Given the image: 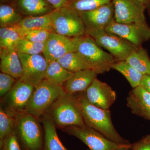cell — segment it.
<instances>
[{
  "label": "cell",
  "mask_w": 150,
  "mask_h": 150,
  "mask_svg": "<svg viewBox=\"0 0 150 150\" xmlns=\"http://www.w3.org/2000/svg\"><path fill=\"white\" fill-rule=\"evenodd\" d=\"M74 95L86 126L98 131L112 142L123 145H130L123 139L112 124L109 110H104L93 105L87 99L85 92Z\"/></svg>",
  "instance_id": "obj_1"
},
{
  "label": "cell",
  "mask_w": 150,
  "mask_h": 150,
  "mask_svg": "<svg viewBox=\"0 0 150 150\" xmlns=\"http://www.w3.org/2000/svg\"><path fill=\"white\" fill-rule=\"evenodd\" d=\"M75 38L74 51L80 54L92 69L101 74L112 69V64L116 62L114 57L103 50L92 38L86 34Z\"/></svg>",
  "instance_id": "obj_2"
},
{
  "label": "cell",
  "mask_w": 150,
  "mask_h": 150,
  "mask_svg": "<svg viewBox=\"0 0 150 150\" xmlns=\"http://www.w3.org/2000/svg\"><path fill=\"white\" fill-rule=\"evenodd\" d=\"M66 93L63 86L44 79L35 86L24 112L39 118L56 100Z\"/></svg>",
  "instance_id": "obj_3"
},
{
  "label": "cell",
  "mask_w": 150,
  "mask_h": 150,
  "mask_svg": "<svg viewBox=\"0 0 150 150\" xmlns=\"http://www.w3.org/2000/svg\"><path fill=\"white\" fill-rule=\"evenodd\" d=\"M48 110L49 116L56 126L61 128L86 126L80 109L73 94L66 93L56 100Z\"/></svg>",
  "instance_id": "obj_4"
},
{
  "label": "cell",
  "mask_w": 150,
  "mask_h": 150,
  "mask_svg": "<svg viewBox=\"0 0 150 150\" xmlns=\"http://www.w3.org/2000/svg\"><path fill=\"white\" fill-rule=\"evenodd\" d=\"M86 34L92 38L101 48L107 50L114 57L115 62L126 61L138 46L105 29L86 28Z\"/></svg>",
  "instance_id": "obj_5"
},
{
  "label": "cell",
  "mask_w": 150,
  "mask_h": 150,
  "mask_svg": "<svg viewBox=\"0 0 150 150\" xmlns=\"http://www.w3.org/2000/svg\"><path fill=\"white\" fill-rule=\"evenodd\" d=\"M54 32L69 38L86 35V27L79 13L67 7L54 10L51 13Z\"/></svg>",
  "instance_id": "obj_6"
},
{
  "label": "cell",
  "mask_w": 150,
  "mask_h": 150,
  "mask_svg": "<svg viewBox=\"0 0 150 150\" xmlns=\"http://www.w3.org/2000/svg\"><path fill=\"white\" fill-rule=\"evenodd\" d=\"M16 125L22 141L29 150H40L43 144V135L38 118L26 113L16 114Z\"/></svg>",
  "instance_id": "obj_7"
},
{
  "label": "cell",
  "mask_w": 150,
  "mask_h": 150,
  "mask_svg": "<svg viewBox=\"0 0 150 150\" xmlns=\"http://www.w3.org/2000/svg\"><path fill=\"white\" fill-rule=\"evenodd\" d=\"M63 131L83 142L90 150H117L131 146L118 144L109 140L98 131L87 126H71L63 128Z\"/></svg>",
  "instance_id": "obj_8"
},
{
  "label": "cell",
  "mask_w": 150,
  "mask_h": 150,
  "mask_svg": "<svg viewBox=\"0 0 150 150\" xmlns=\"http://www.w3.org/2000/svg\"><path fill=\"white\" fill-rule=\"evenodd\" d=\"M35 86L29 81L20 78L17 80L12 88L4 96L6 110L15 115L24 112Z\"/></svg>",
  "instance_id": "obj_9"
},
{
  "label": "cell",
  "mask_w": 150,
  "mask_h": 150,
  "mask_svg": "<svg viewBox=\"0 0 150 150\" xmlns=\"http://www.w3.org/2000/svg\"><path fill=\"white\" fill-rule=\"evenodd\" d=\"M112 2L114 19L117 22L147 25L144 4L138 0H112Z\"/></svg>",
  "instance_id": "obj_10"
},
{
  "label": "cell",
  "mask_w": 150,
  "mask_h": 150,
  "mask_svg": "<svg viewBox=\"0 0 150 150\" xmlns=\"http://www.w3.org/2000/svg\"><path fill=\"white\" fill-rule=\"evenodd\" d=\"M105 30L137 46H141L150 38V28L148 25L120 23L114 19L105 28Z\"/></svg>",
  "instance_id": "obj_11"
},
{
  "label": "cell",
  "mask_w": 150,
  "mask_h": 150,
  "mask_svg": "<svg viewBox=\"0 0 150 150\" xmlns=\"http://www.w3.org/2000/svg\"><path fill=\"white\" fill-rule=\"evenodd\" d=\"M75 38H69L55 32L50 33L44 43L43 53L48 64L57 61L68 52L74 51Z\"/></svg>",
  "instance_id": "obj_12"
},
{
  "label": "cell",
  "mask_w": 150,
  "mask_h": 150,
  "mask_svg": "<svg viewBox=\"0 0 150 150\" xmlns=\"http://www.w3.org/2000/svg\"><path fill=\"white\" fill-rule=\"evenodd\" d=\"M18 54L23 68L22 75L20 78L36 86L44 79L48 65L46 59L40 54Z\"/></svg>",
  "instance_id": "obj_13"
},
{
  "label": "cell",
  "mask_w": 150,
  "mask_h": 150,
  "mask_svg": "<svg viewBox=\"0 0 150 150\" xmlns=\"http://www.w3.org/2000/svg\"><path fill=\"white\" fill-rule=\"evenodd\" d=\"M87 99L97 107L109 110L115 102L116 92L106 83L95 79L85 92Z\"/></svg>",
  "instance_id": "obj_14"
},
{
  "label": "cell",
  "mask_w": 150,
  "mask_h": 150,
  "mask_svg": "<svg viewBox=\"0 0 150 150\" xmlns=\"http://www.w3.org/2000/svg\"><path fill=\"white\" fill-rule=\"evenodd\" d=\"M86 28L105 29L114 19V6L112 2L93 10L79 13Z\"/></svg>",
  "instance_id": "obj_15"
},
{
  "label": "cell",
  "mask_w": 150,
  "mask_h": 150,
  "mask_svg": "<svg viewBox=\"0 0 150 150\" xmlns=\"http://www.w3.org/2000/svg\"><path fill=\"white\" fill-rule=\"evenodd\" d=\"M133 114L150 120V93L142 86L133 88L126 98Z\"/></svg>",
  "instance_id": "obj_16"
},
{
  "label": "cell",
  "mask_w": 150,
  "mask_h": 150,
  "mask_svg": "<svg viewBox=\"0 0 150 150\" xmlns=\"http://www.w3.org/2000/svg\"><path fill=\"white\" fill-rule=\"evenodd\" d=\"M10 3L24 17L42 16L55 9L46 0H13Z\"/></svg>",
  "instance_id": "obj_17"
},
{
  "label": "cell",
  "mask_w": 150,
  "mask_h": 150,
  "mask_svg": "<svg viewBox=\"0 0 150 150\" xmlns=\"http://www.w3.org/2000/svg\"><path fill=\"white\" fill-rule=\"evenodd\" d=\"M98 74L96 71L92 69L81 70L73 73L66 83L65 91L70 94L85 92Z\"/></svg>",
  "instance_id": "obj_18"
},
{
  "label": "cell",
  "mask_w": 150,
  "mask_h": 150,
  "mask_svg": "<svg viewBox=\"0 0 150 150\" xmlns=\"http://www.w3.org/2000/svg\"><path fill=\"white\" fill-rule=\"evenodd\" d=\"M0 69L16 80L21 77L22 66L18 53L13 49H0Z\"/></svg>",
  "instance_id": "obj_19"
},
{
  "label": "cell",
  "mask_w": 150,
  "mask_h": 150,
  "mask_svg": "<svg viewBox=\"0 0 150 150\" xmlns=\"http://www.w3.org/2000/svg\"><path fill=\"white\" fill-rule=\"evenodd\" d=\"M51 13L42 16L24 17L19 23L15 26L25 31L47 30L54 32L52 26Z\"/></svg>",
  "instance_id": "obj_20"
},
{
  "label": "cell",
  "mask_w": 150,
  "mask_h": 150,
  "mask_svg": "<svg viewBox=\"0 0 150 150\" xmlns=\"http://www.w3.org/2000/svg\"><path fill=\"white\" fill-rule=\"evenodd\" d=\"M46 150H68L59 139L56 129V124L49 115L42 120Z\"/></svg>",
  "instance_id": "obj_21"
},
{
  "label": "cell",
  "mask_w": 150,
  "mask_h": 150,
  "mask_svg": "<svg viewBox=\"0 0 150 150\" xmlns=\"http://www.w3.org/2000/svg\"><path fill=\"white\" fill-rule=\"evenodd\" d=\"M126 62L143 74L150 75V60L145 49L138 46L126 59Z\"/></svg>",
  "instance_id": "obj_22"
},
{
  "label": "cell",
  "mask_w": 150,
  "mask_h": 150,
  "mask_svg": "<svg viewBox=\"0 0 150 150\" xmlns=\"http://www.w3.org/2000/svg\"><path fill=\"white\" fill-rule=\"evenodd\" d=\"M73 73L65 69L59 62L55 61L48 64L44 79L63 86Z\"/></svg>",
  "instance_id": "obj_23"
},
{
  "label": "cell",
  "mask_w": 150,
  "mask_h": 150,
  "mask_svg": "<svg viewBox=\"0 0 150 150\" xmlns=\"http://www.w3.org/2000/svg\"><path fill=\"white\" fill-rule=\"evenodd\" d=\"M57 61L62 67L71 72L92 69L85 60L76 51L68 52Z\"/></svg>",
  "instance_id": "obj_24"
},
{
  "label": "cell",
  "mask_w": 150,
  "mask_h": 150,
  "mask_svg": "<svg viewBox=\"0 0 150 150\" xmlns=\"http://www.w3.org/2000/svg\"><path fill=\"white\" fill-rule=\"evenodd\" d=\"M111 69L122 74L133 88L141 85L144 75L134 69L126 61L115 62L112 64Z\"/></svg>",
  "instance_id": "obj_25"
},
{
  "label": "cell",
  "mask_w": 150,
  "mask_h": 150,
  "mask_svg": "<svg viewBox=\"0 0 150 150\" xmlns=\"http://www.w3.org/2000/svg\"><path fill=\"white\" fill-rule=\"evenodd\" d=\"M24 17L10 4L1 3L0 27H13L17 25Z\"/></svg>",
  "instance_id": "obj_26"
},
{
  "label": "cell",
  "mask_w": 150,
  "mask_h": 150,
  "mask_svg": "<svg viewBox=\"0 0 150 150\" xmlns=\"http://www.w3.org/2000/svg\"><path fill=\"white\" fill-rule=\"evenodd\" d=\"M16 125L15 115L0 108V147L3 148L4 141L14 130Z\"/></svg>",
  "instance_id": "obj_27"
},
{
  "label": "cell",
  "mask_w": 150,
  "mask_h": 150,
  "mask_svg": "<svg viewBox=\"0 0 150 150\" xmlns=\"http://www.w3.org/2000/svg\"><path fill=\"white\" fill-rule=\"evenodd\" d=\"M112 1V0H68L64 7L81 13L93 10Z\"/></svg>",
  "instance_id": "obj_28"
},
{
  "label": "cell",
  "mask_w": 150,
  "mask_h": 150,
  "mask_svg": "<svg viewBox=\"0 0 150 150\" xmlns=\"http://www.w3.org/2000/svg\"><path fill=\"white\" fill-rule=\"evenodd\" d=\"M14 27L0 28V49H13L21 38Z\"/></svg>",
  "instance_id": "obj_29"
},
{
  "label": "cell",
  "mask_w": 150,
  "mask_h": 150,
  "mask_svg": "<svg viewBox=\"0 0 150 150\" xmlns=\"http://www.w3.org/2000/svg\"><path fill=\"white\" fill-rule=\"evenodd\" d=\"M44 43H35L21 38L18 41L14 50L18 54L33 55L43 53Z\"/></svg>",
  "instance_id": "obj_30"
},
{
  "label": "cell",
  "mask_w": 150,
  "mask_h": 150,
  "mask_svg": "<svg viewBox=\"0 0 150 150\" xmlns=\"http://www.w3.org/2000/svg\"><path fill=\"white\" fill-rule=\"evenodd\" d=\"M13 27L19 33L21 38H24L35 43H43L48 39L51 31L47 30H23L19 29L15 26Z\"/></svg>",
  "instance_id": "obj_31"
},
{
  "label": "cell",
  "mask_w": 150,
  "mask_h": 150,
  "mask_svg": "<svg viewBox=\"0 0 150 150\" xmlns=\"http://www.w3.org/2000/svg\"><path fill=\"white\" fill-rule=\"evenodd\" d=\"M17 80L8 74H0V96H4L12 88Z\"/></svg>",
  "instance_id": "obj_32"
},
{
  "label": "cell",
  "mask_w": 150,
  "mask_h": 150,
  "mask_svg": "<svg viewBox=\"0 0 150 150\" xmlns=\"http://www.w3.org/2000/svg\"><path fill=\"white\" fill-rule=\"evenodd\" d=\"M3 146L6 150H21L14 130L5 139Z\"/></svg>",
  "instance_id": "obj_33"
},
{
  "label": "cell",
  "mask_w": 150,
  "mask_h": 150,
  "mask_svg": "<svg viewBox=\"0 0 150 150\" xmlns=\"http://www.w3.org/2000/svg\"><path fill=\"white\" fill-rule=\"evenodd\" d=\"M131 150H150V136H148L132 146Z\"/></svg>",
  "instance_id": "obj_34"
},
{
  "label": "cell",
  "mask_w": 150,
  "mask_h": 150,
  "mask_svg": "<svg viewBox=\"0 0 150 150\" xmlns=\"http://www.w3.org/2000/svg\"><path fill=\"white\" fill-rule=\"evenodd\" d=\"M54 7L55 9L64 7L67 5L68 0H46Z\"/></svg>",
  "instance_id": "obj_35"
},
{
  "label": "cell",
  "mask_w": 150,
  "mask_h": 150,
  "mask_svg": "<svg viewBox=\"0 0 150 150\" xmlns=\"http://www.w3.org/2000/svg\"><path fill=\"white\" fill-rule=\"evenodd\" d=\"M140 86L150 93V75H144Z\"/></svg>",
  "instance_id": "obj_36"
},
{
  "label": "cell",
  "mask_w": 150,
  "mask_h": 150,
  "mask_svg": "<svg viewBox=\"0 0 150 150\" xmlns=\"http://www.w3.org/2000/svg\"><path fill=\"white\" fill-rule=\"evenodd\" d=\"M131 146L123 147L120 148V149H118L117 150H131L130 149L131 148Z\"/></svg>",
  "instance_id": "obj_37"
},
{
  "label": "cell",
  "mask_w": 150,
  "mask_h": 150,
  "mask_svg": "<svg viewBox=\"0 0 150 150\" xmlns=\"http://www.w3.org/2000/svg\"><path fill=\"white\" fill-rule=\"evenodd\" d=\"M13 1V0H0L1 3H11Z\"/></svg>",
  "instance_id": "obj_38"
},
{
  "label": "cell",
  "mask_w": 150,
  "mask_h": 150,
  "mask_svg": "<svg viewBox=\"0 0 150 150\" xmlns=\"http://www.w3.org/2000/svg\"><path fill=\"white\" fill-rule=\"evenodd\" d=\"M139 1H140V2L142 3V4H144V3L145 1H146V0H138Z\"/></svg>",
  "instance_id": "obj_39"
},
{
  "label": "cell",
  "mask_w": 150,
  "mask_h": 150,
  "mask_svg": "<svg viewBox=\"0 0 150 150\" xmlns=\"http://www.w3.org/2000/svg\"><path fill=\"white\" fill-rule=\"evenodd\" d=\"M1 150H6L5 148V147L4 146H3V148H2L1 149Z\"/></svg>",
  "instance_id": "obj_40"
}]
</instances>
